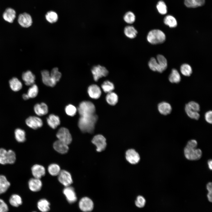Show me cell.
<instances>
[{
	"mask_svg": "<svg viewBox=\"0 0 212 212\" xmlns=\"http://www.w3.org/2000/svg\"><path fill=\"white\" fill-rule=\"evenodd\" d=\"M207 198L208 200L211 202H212V193H208L207 194Z\"/></svg>",
	"mask_w": 212,
	"mask_h": 212,
	"instance_id": "52",
	"label": "cell"
},
{
	"mask_svg": "<svg viewBox=\"0 0 212 212\" xmlns=\"http://www.w3.org/2000/svg\"><path fill=\"white\" fill-rule=\"evenodd\" d=\"M28 186L30 190L33 192H37L40 190L42 183L40 179L33 178L28 181Z\"/></svg>",
	"mask_w": 212,
	"mask_h": 212,
	"instance_id": "18",
	"label": "cell"
},
{
	"mask_svg": "<svg viewBox=\"0 0 212 212\" xmlns=\"http://www.w3.org/2000/svg\"><path fill=\"white\" fill-rule=\"evenodd\" d=\"M53 147L55 150L62 154L66 153L69 150L68 145L59 140L54 143Z\"/></svg>",
	"mask_w": 212,
	"mask_h": 212,
	"instance_id": "19",
	"label": "cell"
},
{
	"mask_svg": "<svg viewBox=\"0 0 212 212\" xmlns=\"http://www.w3.org/2000/svg\"><path fill=\"white\" fill-rule=\"evenodd\" d=\"M118 96L115 92H112L108 93L106 97L107 102L111 105H115L118 101Z\"/></svg>",
	"mask_w": 212,
	"mask_h": 212,
	"instance_id": "30",
	"label": "cell"
},
{
	"mask_svg": "<svg viewBox=\"0 0 212 212\" xmlns=\"http://www.w3.org/2000/svg\"><path fill=\"white\" fill-rule=\"evenodd\" d=\"M37 205L38 208L42 212H47L50 209V203L45 199L39 201Z\"/></svg>",
	"mask_w": 212,
	"mask_h": 212,
	"instance_id": "31",
	"label": "cell"
},
{
	"mask_svg": "<svg viewBox=\"0 0 212 212\" xmlns=\"http://www.w3.org/2000/svg\"><path fill=\"white\" fill-rule=\"evenodd\" d=\"M15 138L19 143L24 142L26 140V133L24 131L20 128L16 129L14 131Z\"/></svg>",
	"mask_w": 212,
	"mask_h": 212,
	"instance_id": "34",
	"label": "cell"
},
{
	"mask_svg": "<svg viewBox=\"0 0 212 212\" xmlns=\"http://www.w3.org/2000/svg\"><path fill=\"white\" fill-rule=\"evenodd\" d=\"M101 87L104 92L107 93L112 92L115 88L113 83L108 80L105 81L102 84Z\"/></svg>",
	"mask_w": 212,
	"mask_h": 212,
	"instance_id": "36",
	"label": "cell"
},
{
	"mask_svg": "<svg viewBox=\"0 0 212 212\" xmlns=\"http://www.w3.org/2000/svg\"><path fill=\"white\" fill-rule=\"evenodd\" d=\"M185 106L190 110L196 112H198L200 110V106L199 104L197 102L191 101L186 104Z\"/></svg>",
	"mask_w": 212,
	"mask_h": 212,
	"instance_id": "47",
	"label": "cell"
},
{
	"mask_svg": "<svg viewBox=\"0 0 212 212\" xmlns=\"http://www.w3.org/2000/svg\"><path fill=\"white\" fill-rule=\"evenodd\" d=\"M205 0H184L185 6L188 8H194L203 5Z\"/></svg>",
	"mask_w": 212,
	"mask_h": 212,
	"instance_id": "28",
	"label": "cell"
},
{
	"mask_svg": "<svg viewBox=\"0 0 212 212\" xmlns=\"http://www.w3.org/2000/svg\"><path fill=\"white\" fill-rule=\"evenodd\" d=\"M42 81L43 83L47 86L53 87L56 83L52 79L50 73L47 70H44L41 72Z\"/></svg>",
	"mask_w": 212,
	"mask_h": 212,
	"instance_id": "16",
	"label": "cell"
},
{
	"mask_svg": "<svg viewBox=\"0 0 212 212\" xmlns=\"http://www.w3.org/2000/svg\"><path fill=\"white\" fill-rule=\"evenodd\" d=\"M212 160L211 159H210L208 160V167L209 169L211 170L212 169Z\"/></svg>",
	"mask_w": 212,
	"mask_h": 212,
	"instance_id": "53",
	"label": "cell"
},
{
	"mask_svg": "<svg viewBox=\"0 0 212 212\" xmlns=\"http://www.w3.org/2000/svg\"><path fill=\"white\" fill-rule=\"evenodd\" d=\"M92 142L96 147V150L98 152L103 151L106 147V139L102 135L98 134L93 138Z\"/></svg>",
	"mask_w": 212,
	"mask_h": 212,
	"instance_id": "8",
	"label": "cell"
},
{
	"mask_svg": "<svg viewBox=\"0 0 212 212\" xmlns=\"http://www.w3.org/2000/svg\"><path fill=\"white\" fill-rule=\"evenodd\" d=\"M18 21L21 26L25 28L30 26L32 23L31 16L25 12L20 14L19 16Z\"/></svg>",
	"mask_w": 212,
	"mask_h": 212,
	"instance_id": "13",
	"label": "cell"
},
{
	"mask_svg": "<svg viewBox=\"0 0 212 212\" xmlns=\"http://www.w3.org/2000/svg\"><path fill=\"white\" fill-rule=\"evenodd\" d=\"M50 76L53 80L56 83L60 80L62 74L57 67L53 68L50 73Z\"/></svg>",
	"mask_w": 212,
	"mask_h": 212,
	"instance_id": "41",
	"label": "cell"
},
{
	"mask_svg": "<svg viewBox=\"0 0 212 212\" xmlns=\"http://www.w3.org/2000/svg\"><path fill=\"white\" fill-rule=\"evenodd\" d=\"M124 32L125 36L127 38L132 39L135 38L138 34V32L132 26H127L125 27Z\"/></svg>",
	"mask_w": 212,
	"mask_h": 212,
	"instance_id": "26",
	"label": "cell"
},
{
	"mask_svg": "<svg viewBox=\"0 0 212 212\" xmlns=\"http://www.w3.org/2000/svg\"><path fill=\"white\" fill-rule=\"evenodd\" d=\"M156 60L163 70H165L167 67V62L165 57L163 55L158 54Z\"/></svg>",
	"mask_w": 212,
	"mask_h": 212,
	"instance_id": "40",
	"label": "cell"
},
{
	"mask_svg": "<svg viewBox=\"0 0 212 212\" xmlns=\"http://www.w3.org/2000/svg\"><path fill=\"white\" fill-rule=\"evenodd\" d=\"M10 186V182L4 175H0V195L6 192Z\"/></svg>",
	"mask_w": 212,
	"mask_h": 212,
	"instance_id": "25",
	"label": "cell"
},
{
	"mask_svg": "<svg viewBox=\"0 0 212 212\" xmlns=\"http://www.w3.org/2000/svg\"><path fill=\"white\" fill-rule=\"evenodd\" d=\"M56 136L58 140L68 145L72 141L71 135L68 129L64 127L59 128L58 131Z\"/></svg>",
	"mask_w": 212,
	"mask_h": 212,
	"instance_id": "7",
	"label": "cell"
},
{
	"mask_svg": "<svg viewBox=\"0 0 212 212\" xmlns=\"http://www.w3.org/2000/svg\"><path fill=\"white\" fill-rule=\"evenodd\" d=\"M164 22L166 25L170 28H174L177 25L176 19L173 16L168 15L166 16L164 19Z\"/></svg>",
	"mask_w": 212,
	"mask_h": 212,
	"instance_id": "35",
	"label": "cell"
},
{
	"mask_svg": "<svg viewBox=\"0 0 212 212\" xmlns=\"http://www.w3.org/2000/svg\"><path fill=\"white\" fill-rule=\"evenodd\" d=\"M180 71L181 73L186 76H190L192 73V69L191 66L188 64H184L180 67Z\"/></svg>",
	"mask_w": 212,
	"mask_h": 212,
	"instance_id": "38",
	"label": "cell"
},
{
	"mask_svg": "<svg viewBox=\"0 0 212 212\" xmlns=\"http://www.w3.org/2000/svg\"><path fill=\"white\" fill-rule=\"evenodd\" d=\"M206 189L208 191V193H212V183L211 182H209L208 183L206 186Z\"/></svg>",
	"mask_w": 212,
	"mask_h": 212,
	"instance_id": "51",
	"label": "cell"
},
{
	"mask_svg": "<svg viewBox=\"0 0 212 212\" xmlns=\"http://www.w3.org/2000/svg\"><path fill=\"white\" fill-rule=\"evenodd\" d=\"M148 65L149 68L152 71H157L160 73L163 71L158 63L156 59L154 57H152L149 61Z\"/></svg>",
	"mask_w": 212,
	"mask_h": 212,
	"instance_id": "29",
	"label": "cell"
},
{
	"mask_svg": "<svg viewBox=\"0 0 212 212\" xmlns=\"http://www.w3.org/2000/svg\"><path fill=\"white\" fill-rule=\"evenodd\" d=\"M91 71L94 80L96 82L100 78L107 76L109 73L108 70L105 67L100 65L93 66Z\"/></svg>",
	"mask_w": 212,
	"mask_h": 212,
	"instance_id": "6",
	"label": "cell"
},
{
	"mask_svg": "<svg viewBox=\"0 0 212 212\" xmlns=\"http://www.w3.org/2000/svg\"><path fill=\"white\" fill-rule=\"evenodd\" d=\"M79 207L81 210L84 212L91 211L94 207L92 201L87 197H84L80 200L79 203Z\"/></svg>",
	"mask_w": 212,
	"mask_h": 212,
	"instance_id": "10",
	"label": "cell"
},
{
	"mask_svg": "<svg viewBox=\"0 0 212 212\" xmlns=\"http://www.w3.org/2000/svg\"><path fill=\"white\" fill-rule=\"evenodd\" d=\"M36 212V211H33V212Z\"/></svg>",
	"mask_w": 212,
	"mask_h": 212,
	"instance_id": "55",
	"label": "cell"
},
{
	"mask_svg": "<svg viewBox=\"0 0 212 212\" xmlns=\"http://www.w3.org/2000/svg\"><path fill=\"white\" fill-rule=\"evenodd\" d=\"M31 171L34 178L40 179L44 176L45 173V170L42 165L35 164L33 165L31 168Z\"/></svg>",
	"mask_w": 212,
	"mask_h": 212,
	"instance_id": "17",
	"label": "cell"
},
{
	"mask_svg": "<svg viewBox=\"0 0 212 212\" xmlns=\"http://www.w3.org/2000/svg\"><path fill=\"white\" fill-rule=\"evenodd\" d=\"M98 118V116L96 114L80 116L78 121V126L83 132L92 133L94 132Z\"/></svg>",
	"mask_w": 212,
	"mask_h": 212,
	"instance_id": "1",
	"label": "cell"
},
{
	"mask_svg": "<svg viewBox=\"0 0 212 212\" xmlns=\"http://www.w3.org/2000/svg\"><path fill=\"white\" fill-rule=\"evenodd\" d=\"M63 193L69 203H73L77 201L76 193L72 187L69 186L66 187L63 190Z\"/></svg>",
	"mask_w": 212,
	"mask_h": 212,
	"instance_id": "14",
	"label": "cell"
},
{
	"mask_svg": "<svg viewBox=\"0 0 212 212\" xmlns=\"http://www.w3.org/2000/svg\"><path fill=\"white\" fill-rule=\"evenodd\" d=\"M126 160L130 163L135 164L139 162L140 157L138 153L134 149H129L125 153Z\"/></svg>",
	"mask_w": 212,
	"mask_h": 212,
	"instance_id": "12",
	"label": "cell"
},
{
	"mask_svg": "<svg viewBox=\"0 0 212 212\" xmlns=\"http://www.w3.org/2000/svg\"><path fill=\"white\" fill-rule=\"evenodd\" d=\"M10 86L14 91L17 92L20 90L22 87L21 82L16 77H13L9 81Z\"/></svg>",
	"mask_w": 212,
	"mask_h": 212,
	"instance_id": "27",
	"label": "cell"
},
{
	"mask_svg": "<svg viewBox=\"0 0 212 212\" xmlns=\"http://www.w3.org/2000/svg\"><path fill=\"white\" fill-rule=\"evenodd\" d=\"M35 113L39 116H42L47 114L48 112V106L44 102L37 103L34 107Z\"/></svg>",
	"mask_w": 212,
	"mask_h": 212,
	"instance_id": "20",
	"label": "cell"
},
{
	"mask_svg": "<svg viewBox=\"0 0 212 212\" xmlns=\"http://www.w3.org/2000/svg\"><path fill=\"white\" fill-rule=\"evenodd\" d=\"M22 77L26 85L31 86L34 84L35 77L30 71H27L23 73Z\"/></svg>",
	"mask_w": 212,
	"mask_h": 212,
	"instance_id": "23",
	"label": "cell"
},
{
	"mask_svg": "<svg viewBox=\"0 0 212 212\" xmlns=\"http://www.w3.org/2000/svg\"><path fill=\"white\" fill-rule=\"evenodd\" d=\"M26 123L28 126L34 130L40 128L43 125L42 120L34 116H30L27 118L26 120Z\"/></svg>",
	"mask_w": 212,
	"mask_h": 212,
	"instance_id": "11",
	"label": "cell"
},
{
	"mask_svg": "<svg viewBox=\"0 0 212 212\" xmlns=\"http://www.w3.org/2000/svg\"><path fill=\"white\" fill-rule=\"evenodd\" d=\"M58 175L59 181L65 187L70 186L73 182L71 174L66 170H61Z\"/></svg>",
	"mask_w": 212,
	"mask_h": 212,
	"instance_id": "9",
	"label": "cell"
},
{
	"mask_svg": "<svg viewBox=\"0 0 212 212\" xmlns=\"http://www.w3.org/2000/svg\"><path fill=\"white\" fill-rule=\"evenodd\" d=\"M185 110L187 115L190 118L196 120H198L200 117V115L198 112L193 111L186 106Z\"/></svg>",
	"mask_w": 212,
	"mask_h": 212,
	"instance_id": "44",
	"label": "cell"
},
{
	"mask_svg": "<svg viewBox=\"0 0 212 212\" xmlns=\"http://www.w3.org/2000/svg\"><path fill=\"white\" fill-rule=\"evenodd\" d=\"M156 8L158 12L161 14H165L167 12V7L165 3L163 1H160L158 2Z\"/></svg>",
	"mask_w": 212,
	"mask_h": 212,
	"instance_id": "45",
	"label": "cell"
},
{
	"mask_svg": "<svg viewBox=\"0 0 212 212\" xmlns=\"http://www.w3.org/2000/svg\"><path fill=\"white\" fill-rule=\"evenodd\" d=\"M48 170L49 173L52 176L58 175L61 170L59 166L55 163L50 165L48 167Z\"/></svg>",
	"mask_w": 212,
	"mask_h": 212,
	"instance_id": "37",
	"label": "cell"
},
{
	"mask_svg": "<svg viewBox=\"0 0 212 212\" xmlns=\"http://www.w3.org/2000/svg\"><path fill=\"white\" fill-rule=\"evenodd\" d=\"M9 202L11 205L16 207L22 204V201L21 198L19 195L13 194L10 197Z\"/></svg>",
	"mask_w": 212,
	"mask_h": 212,
	"instance_id": "32",
	"label": "cell"
},
{
	"mask_svg": "<svg viewBox=\"0 0 212 212\" xmlns=\"http://www.w3.org/2000/svg\"><path fill=\"white\" fill-rule=\"evenodd\" d=\"M22 97L25 100H26L29 99V98L27 94H24L22 95Z\"/></svg>",
	"mask_w": 212,
	"mask_h": 212,
	"instance_id": "54",
	"label": "cell"
},
{
	"mask_svg": "<svg viewBox=\"0 0 212 212\" xmlns=\"http://www.w3.org/2000/svg\"><path fill=\"white\" fill-rule=\"evenodd\" d=\"M16 16L15 11L13 9L9 8L4 12L3 17L4 19L10 23H12Z\"/></svg>",
	"mask_w": 212,
	"mask_h": 212,
	"instance_id": "24",
	"label": "cell"
},
{
	"mask_svg": "<svg viewBox=\"0 0 212 212\" xmlns=\"http://www.w3.org/2000/svg\"><path fill=\"white\" fill-rule=\"evenodd\" d=\"M47 122L48 125L53 129L56 128L60 123L59 116L53 114L49 115L47 118Z\"/></svg>",
	"mask_w": 212,
	"mask_h": 212,
	"instance_id": "22",
	"label": "cell"
},
{
	"mask_svg": "<svg viewBox=\"0 0 212 212\" xmlns=\"http://www.w3.org/2000/svg\"><path fill=\"white\" fill-rule=\"evenodd\" d=\"M78 111L80 116L90 115L95 114V107L91 102L85 101L80 103Z\"/></svg>",
	"mask_w": 212,
	"mask_h": 212,
	"instance_id": "3",
	"label": "cell"
},
{
	"mask_svg": "<svg viewBox=\"0 0 212 212\" xmlns=\"http://www.w3.org/2000/svg\"><path fill=\"white\" fill-rule=\"evenodd\" d=\"M158 109L160 113L164 115L170 114L172 110L170 105L165 102H161L159 103L158 105Z\"/></svg>",
	"mask_w": 212,
	"mask_h": 212,
	"instance_id": "21",
	"label": "cell"
},
{
	"mask_svg": "<svg viewBox=\"0 0 212 212\" xmlns=\"http://www.w3.org/2000/svg\"><path fill=\"white\" fill-rule=\"evenodd\" d=\"M184 153L186 158L191 160H198L202 155V152L200 149L187 146L184 148Z\"/></svg>",
	"mask_w": 212,
	"mask_h": 212,
	"instance_id": "5",
	"label": "cell"
},
{
	"mask_svg": "<svg viewBox=\"0 0 212 212\" xmlns=\"http://www.w3.org/2000/svg\"><path fill=\"white\" fill-rule=\"evenodd\" d=\"M87 93L91 98L97 99L100 97L102 92L100 88L96 84H92L89 86Z\"/></svg>",
	"mask_w": 212,
	"mask_h": 212,
	"instance_id": "15",
	"label": "cell"
},
{
	"mask_svg": "<svg viewBox=\"0 0 212 212\" xmlns=\"http://www.w3.org/2000/svg\"><path fill=\"white\" fill-rule=\"evenodd\" d=\"M146 203V200L142 196H139L135 201L136 206L139 208H143L145 206Z\"/></svg>",
	"mask_w": 212,
	"mask_h": 212,
	"instance_id": "48",
	"label": "cell"
},
{
	"mask_svg": "<svg viewBox=\"0 0 212 212\" xmlns=\"http://www.w3.org/2000/svg\"><path fill=\"white\" fill-rule=\"evenodd\" d=\"M38 93V87L36 85L34 84L28 89L27 94L29 98H34L37 96Z\"/></svg>",
	"mask_w": 212,
	"mask_h": 212,
	"instance_id": "42",
	"label": "cell"
},
{
	"mask_svg": "<svg viewBox=\"0 0 212 212\" xmlns=\"http://www.w3.org/2000/svg\"><path fill=\"white\" fill-rule=\"evenodd\" d=\"M77 109L74 105L69 104L66 106L65 108L66 114L70 116H73L75 115L77 112Z\"/></svg>",
	"mask_w": 212,
	"mask_h": 212,
	"instance_id": "46",
	"label": "cell"
},
{
	"mask_svg": "<svg viewBox=\"0 0 212 212\" xmlns=\"http://www.w3.org/2000/svg\"><path fill=\"white\" fill-rule=\"evenodd\" d=\"M8 211L7 205L3 200L0 199V212H8Z\"/></svg>",
	"mask_w": 212,
	"mask_h": 212,
	"instance_id": "49",
	"label": "cell"
},
{
	"mask_svg": "<svg viewBox=\"0 0 212 212\" xmlns=\"http://www.w3.org/2000/svg\"><path fill=\"white\" fill-rule=\"evenodd\" d=\"M123 19L124 21L127 23L132 24L135 21V14L132 12L128 11L125 14Z\"/></svg>",
	"mask_w": 212,
	"mask_h": 212,
	"instance_id": "43",
	"label": "cell"
},
{
	"mask_svg": "<svg viewBox=\"0 0 212 212\" xmlns=\"http://www.w3.org/2000/svg\"><path fill=\"white\" fill-rule=\"evenodd\" d=\"M205 119L207 122L212 124V112L211 110L209 111L206 113L205 115Z\"/></svg>",
	"mask_w": 212,
	"mask_h": 212,
	"instance_id": "50",
	"label": "cell"
},
{
	"mask_svg": "<svg viewBox=\"0 0 212 212\" xmlns=\"http://www.w3.org/2000/svg\"><path fill=\"white\" fill-rule=\"evenodd\" d=\"M169 81L172 83H178L181 80V77L178 71L173 69L169 77Z\"/></svg>",
	"mask_w": 212,
	"mask_h": 212,
	"instance_id": "33",
	"label": "cell"
},
{
	"mask_svg": "<svg viewBox=\"0 0 212 212\" xmlns=\"http://www.w3.org/2000/svg\"><path fill=\"white\" fill-rule=\"evenodd\" d=\"M16 160V154L13 150H7L3 148L0 149V164H12L15 163Z\"/></svg>",
	"mask_w": 212,
	"mask_h": 212,
	"instance_id": "4",
	"label": "cell"
},
{
	"mask_svg": "<svg viewBox=\"0 0 212 212\" xmlns=\"http://www.w3.org/2000/svg\"><path fill=\"white\" fill-rule=\"evenodd\" d=\"M45 18L47 21L51 23L56 22L58 19V16L57 14L53 11L48 12L45 15Z\"/></svg>",
	"mask_w": 212,
	"mask_h": 212,
	"instance_id": "39",
	"label": "cell"
},
{
	"mask_svg": "<svg viewBox=\"0 0 212 212\" xmlns=\"http://www.w3.org/2000/svg\"><path fill=\"white\" fill-rule=\"evenodd\" d=\"M147 39L150 43L155 44L163 43L165 39V35L161 30L153 29L148 33Z\"/></svg>",
	"mask_w": 212,
	"mask_h": 212,
	"instance_id": "2",
	"label": "cell"
}]
</instances>
